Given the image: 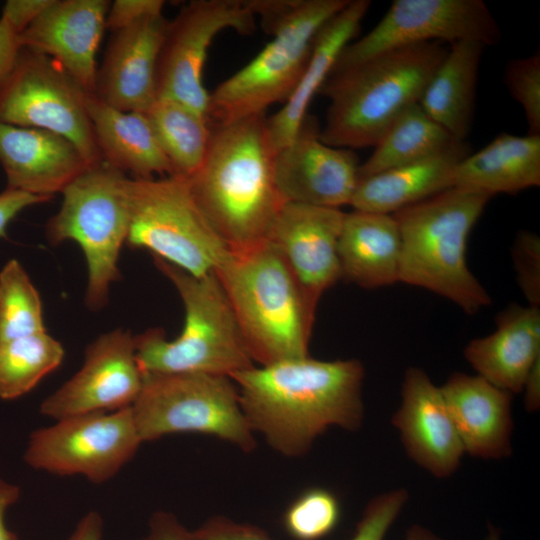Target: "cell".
<instances>
[{
    "label": "cell",
    "mask_w": 540,
    "mask_h": 540,
    "mask_svg": "<svg viewBox=\"0 0 540 540\" xmlns=\"http://www.w3.org/2000/svg\"><path fill=\"white\" fill-rule=\"evenodd\" d=\"M230 378L252 431L282 456L305 455L330 427L357 431L362 424L364 367L357 359L308 355L254 365Z\"/></svg>",
    "instance_id": "1"
},
{
    "label": "cell",
    "mask_w": 540,
    "mask_h": 540,
    "mask_svg": "<svg viewBox=\"0 0 540 540\" xmlns=\"http://www.w3.org/2000/svg\"><path fill=\"white\" fill-rule=\"evenodd\" d=\"M265 114L212 126L205 158L187 179L200 211L231 252L265 241L284 204Z\"/></svg>",
    "instance_id": "2"
},
{
    "label": "cell",
    "mask_w": 540,
    "mask_h": 540,
    "mask_svg": "<svg viewBox=\"0 0 540 540\" xmlns=\"http://www.w3.org/2000/svg\"><path fill=\"white\" fill-rule=\"evenodd\" d=\"M447 52L441 42L405 46L332 72L319 91L329 99L321 140L351 150L374 147L403 111L419 104Z\"/></svg>",
    "instance_id": "3"
},
{
    "label": "cell",
    "mask_w": 540,
    "mask_h": 540,
    "mask_svg": "<svg viewBox=\"0 0 540 540\" xmlns=\"http://www.w3.org/2000/svg\"><path fill=\"white\" fill-rule=\"evenodd\" d=\"M214 272L253 363L309 355L317 305L270 242L229 251Z\"/></svg>",
    "instance_id": "4"
},
{
    "label": "cell",
    "mask_w": 540,
    "mask_h": 540,
    "mask_svg": "<svg viewBox=\"0 0 540 540\" xmlns=\"http://www.w3.org/2000/svg\"><path fill=\"white\" fill-rule=\"evenodd\" d=\"M490 196L448 188L395 213L401 238L399 282L420 287L473 315L492 299L467 265L470 232Z\"/></svg>",
    "instance_id": "5"
},
{
    "label": "cell",
    "mask_w": 540,
    "mask_h": 540,
    "mask_svg": "<svg viewBox=\"0 0 540 540\" xmlns=\"http://www.w3.org/2000/svg\"><path fill=\"white\" fill-rule=\"evenodd\" d=\"M184 305L180 335L168 340L160 328L134 336L143 374L202 373L231 377L254 366L230 303L214 271L193 276L154 257Z\"/></svg>",
    "instance_id": "6"
},
{
    "label": "cell",
    "mask_w": 540,
    "mask_h": 540,
    "mask_svg": "<svg viewBox=\"0 0 540 540\" xmlns=\"http://www.w3.org/2000/svg\"><path fill=\"white\" fill-rule=\"evenodd\" d=\"M348 2L283 0L261 23L271 41L210 93V126L265 114L269 106L285 103L302 76L316 34Z\"/></svg>",
    "instance_id": "7"
},
{
    "label": "cell",
    "mask_w": 540,
    "mask_h": 540,
    "mask_svg": "<svg viewBox=\"0 0 540 540\" xmlns=\"http://www.w3.org/2000/svg\"><path fill=\"white\" fill-rule=\"evenodd\" d=\"M128 179L104 161L91 166L64 189L62 205L46 225L50 244L73 240L82 249L88 267L85 302L93 310L107 303L120 276L118 260L130 224Z\"/></svg>",
    "instance_id": "8"
},
{
    "label": "cell",
    "mask_w": 540,
    "mask_h": 540,
    "mask_svg": "<svg viewBox=\"0 0 540 540\" xmlns=\"http://www.w3.org/2000/svg\"><path fill=\"white\" fill-rule=\"evenodd\" d=\"M131 410L142 442L170 434L196 433L226 441L243 452L256 448L255 434L230 377L144 374L142 390Z\"/></svg>",
    "instance_id": "9"
},
{
    "label": "cell",
    "mask_w": 540,
    "mask_h": 540,
    "mask_svg": "<svg viewBox=\"0 0 540 540\" xmlns=\"http://www.w3.org/2000/svg\"><path fill=\"white\" fill-rule=\"evenodd\" d=\"M126 242L149 250L193 276L214 271L229 250L197 206L187 179L177 175L128 179Z\"/></svg>",
    "instance_id": "10"
},
{
    "label": "cell",
    "mask_w": 540,
    "mask_h": 540,
    "mask_svg": "<svg viewBox=\"0 0 540 540\" xmlns=\"http://www.w3.org/2000/svg\"><path fill=\"white\" fill-rule=\"evenodd\" d=\"M87 92L51 58L21 48L0 90V122L62 135L97 165L103 159L85 105Z\"/></svg>",
    "instance_id": "11"
},
{
    "label": "cell",
    "mask_w": 540,
    "mask_h": 540,
    "mask_svg": "<svg viewBox=\"0 0 540 540\" xmlns=\"http://www.w3.org/2000/svg\"><path fill=\"white\" fill-rule=\"evenodd\" d=\"M140 439L131 407L56 420L35 430L26 463L58 476L81 475L101 484L113 478L136 454Z\"/></svg>",
    "instance_id": "12"
},
{
    "label": "cell",
    "mask_w": 540,
    "mask_h": 540,
    "mask_svg": "<svg viewBox=\"0 0 540 540\" xmlns=\"http://www.w3.org/2000/svg\"><path fill=\"white\" fill-rule=\"evenodd\" d=\"M226 29L242 35L255 31L247 1L195 0L168 20L156 65V99L174 100L207 118L210 93L203 68L211 43Z\"/></svg>",
    "instance_id": "13"
},
{
    "label": "cell",
    "mask_w": 540,
    "mask_h": 540,
    "mask_svg": "<svg viewBox=\"0 0 540 540\" xmlns=\"http://www.w3.org/2000/svg\"><path fill=\"white\" fill-rule=\"evenodd\" d=\"M500 38L499 25L482 0H394L370 32L345 46L332 72L405 46L474 41L487 47Z\"/></svg>",
    "instance_id": "14"
},
{
    "label": "cell",
    "mask_w": 540,
    "mask_h": 540,
    "mask_svg": "<svg viewBox=\"0 0 540 540\" xmlns=\"http://www.w3.org/2000/svg\"><path fill=\"white\" fill-rule=\"evenodd\" d=\"M135 339L123 329L99 336L85 350L82 367L40 405L55 420L131 407L143 387Z\"/></svg>",
    "instance_id": "15"
},
{
    "label": "cell",
    "mask_w": 540,
    "mask_h": 540,
    "mask_svg": "<svg viewBox=\"0 0 540 540\" xmlns=\"http://www.w3.org/2000/svg\"><path fill=\"white\" fill-rule=\"evenodd\" d=\"M320 130L308 113L292 140L276 152L275 182L286 203L340 209L350 204L360 164L353 150L325 144Z\"/></svg>",
    "instance_id": "16"
},
{
    "label": "cell",
    "mask_w": 540,
    "mask_h": 540,
    "mask_svg": "<svg viewBox=\"0 0 540 540\" xmlns=\"http://www.w3.org/2000/svg\"><path fill=\"white\" fill-rule=\"evenodd\" d=\"M344 216L339 208L285 203L267 238L316 305L342 278L338 241Z\"/></svg>",
    "instance_id": "17"
},
{
    "label": "cell",
    "mask_w": 540,
    "mask_h": 540,
    "mask_svg": "<svg viewBox=\"0 0 540 540\" xmlns=\"http://www.w3.org/2000/svg\"><path fill=\"white\" fill-rule=\"evenodd\" d=\"M110 4L107 0H52L18 35L19 44L51 58L83 89L94 93L96 53Z\"/></svg>",
    "instance_id": "18"
},
{
    "label": "cell",
    "mask_w": 540,
    "mask_h": 540,
    "mask_svg": "<svg viewBox=\"0 0 540 540\" xmlns=\"http://www.w3.org/2000/svg\"><path fill=\"white\" fill-rule=\"evenodd\" d=\"M392 424L408 456L437 478L451 476L465 453L440 387L418 367L406 370Z\"/></svg>",
    "instance_id": "19"
},
{
    "label": "cell",
    "mask_w": 540,
    "mask_h": 540,
    "mask_svg": "<svg viewBox=\"0 0 540 540\" xmlns=\"http://www.w3.org/2000/svg\"><path fill=\"white\" fill-rule=\"evenodd\" d=\"M167 25L160 13L114 32L94 94L116 109L145 113L156 100V65Z\"/></svg>",
    "instance_id": "20"
},
{
    "label": "cell",
    "mask_w": 540,
    "mask_h": 540,
    "mask_svg": "<svg viewBox=\"0 0 540 540\" xmlns=\"http://www.w3.org/2000/svg\"><path fill=\"white\" fill-rule=\"evenodd\" d=\"M0 164L7 188L53 197L91 167L67 138L0 122Z\"/></svg>",
    "instance_id": "21"
},
{
    "label": "cell",
    "mask_w": 540,
    "mask_h": 540,
    "mask_svg": "<svg viewBox=\"0 0 540 540\" xmlns=\"http://www.w3.org/2000/svg\"><path fill=\"white\" fill-rule=\"evenodd\" d=\"M464 451L484 459L512 453V394L479 375L453 373L440 387Z\"/></svg>",
    "instance_id": "22"
},
{
    "label": "cell",
    "mask_w": 540,
    "mask_h": 540,
    "mask_svg": "<svg viewBox=\"0 0 540 540\" xmlns=\"http://www.w3.org/2000/svg\"><path fill=\"white\" fill-rule=\"evenodd\" d=\"M496 329L471 340L464 357L496 387L517 394L540 360V307L510 304L496 316Z\"/></svg>",
    "instance_id": "23"
},
{
    "label": "cell",
    "mask_w": 540,
    "mask_h": 540,
    "mask_svg": "<svg viewBox=\"0 0 540 540\" xmlns=\"http://www.w3.org/2000/svg\"><path fill=\"white\" fill-rule=\"evenodd\" d=\"M369 0H349L318 31L302 76L283 107L266 118L270 140L276 151L286 146L308 114L314 96L331 74L341 51L357 34L367 14Z\"/></svg>",
    "instance_id": "24"
},
{
    "label": "cell",
    "mask_w": 540,
    "mask_h": 540,
    "mask_svg": "<svg viewBox=\"0 0 540 540\" xmlns=\"http://www.w3.org/2000/svg\"><path fill=\"white\" fill-rule=\"evenodd\" d=\"M470 153L466 141H456L435 155L359 180L349 205L393 214L453 187L454 170Z\"/></svg>",
    "instance_id": "25"
},
{
    "label": "cell",
    "mask_w": 540,
    "mask_h": 540,
    "mask_svg": "<svg viewBox=\"0 0 540 540\" xmlns=\"http://www.w3.org/2000/svg\"><path fill=\"white\" fill-rule=\"evenodd\" d=\"M342 278L366 289L399 282L401 238L392 214L345 213L338 241Z\"/></svg>",
    "instance_id": "26"
},
{
    "label": "cell",
    "mask_w": 540,
    "mask_h": 540,
    "mask_svg": "<svg viewBox=\"0 0 540 540\" xmlns=\"http://www.w3.org/2000/svg\"><path fill=\"white\" fill-rule=\"evenodd\" d=\"M85 105L104 162L136 179L174 175L144 113L116 109L93 92H87Z\"/></svg>",
    "instance_id": "27"
},
{
    "label": "cell",
    "mask_w": 540,
    "mask_h": 540,
    "mask_svg": "<svg viewBox=\"0 0 540 540\" xmlns=\"http://www.w3.org/2000/svg\"><path fill=\"white\" fill-rule=\"evenodd\" d=\"M540 185V135L500 133L456 166L453 187L495 194H516Z\"/></svg>",
    "instance_id": "28"
},
{
    "label": "cell",
    "mask_w": 540,
    "mask_h": 540,
    "mask_svg": "<svg viewBox=\"0 0 540 540\" xmlns=\"http://www.w3.org/2000/svg\"><path fill=\"white\" fill-rule=\"evenodd\" d=\"M485 46L474 41L448 45L419 105L455 140L466 141L474 110L479 66Z\"/></svg>",
    "instance_id": "29"
},
{
    "label": "cell",
    "mask_w": 540,
    "mask_h": 540,
    "mask_svg": "<svg viewBox=\"0 0 540 540\" xmlns=\"http://www.w3.org/2000/svg\"><path fill=\"white\" fill-rule=\"evenodd\" d=\"M456 141L414 104L391 123L370 157L359 165L358 181L435 155Z\"/></svg>",
    "instance_id": "30"
},
{
    "label": "cell",
    "mask_w": 540,
    "mask_h": 540,
    "mask_svg": "<svg viewBox=\"0 0 540 540\" xmlns=\"http://www.w3.org/2000/svg\"><path fill=\"white\" fill-rule=\"evenodd\" d=\"M174 175L189 178L202 164L211 139L208 119L170 99L157 98L144 113Z\"/></svg>",
    "instance_id": "31"
},
{
    "label": "cell",
    "mask_w": 540,
    "mask_h": 540,
    "mask_svg": "<svg viewBox=\"0 0 540 540\" xmlns=\"http://www.w3.org/2000/svg\"><path fill=\"white\" fill-rule=\"evenodd\" d=\"M62 344L47 332L0 341V398L16 399L57 369Z\"/></svg>",
    "instance_id": "32"
},
{
    "label": "cell",
    "mask_w": 540,
    "mask_h": 540,
    "mask_svg": "<svg viewBox=\"0 0 540 540\" xmlns=\"http://www.w3.org/2000/svg\"><path fill=\"white\" fill-rule=\"evenodd\" d=\"M43 332L40 295L23 266L11 259L0 271V341Z\"/></svg>",
    "instance_id": "33"
},
{
    "label": "cell",
    "mask_w": 540,
    "mask_h": 540,
    "mask_svg": "<svg viewBox=\"0 0 540 540\" xmlns=\"http://www.w3.org/2000/svg\"><path fill=\"white\" fill-rule=\"evenodd\" d=\"M341 507L331 491L312 487L299 494L283 514V526L294 540H320L338 525Z\"/></svg>",
    "instance_id": "34"
},
{
    "label": "cell",
    "mask_w": 540,
    "mask_h": 540,
    "mask_svg": "<svg viewBox=\"0 0 540 540\" xmlns=\"http://www.w3.org/2000/svg\"><path fill=\"white\" fill-rule=\"evenodd\" d=\"M505 84L523 108L528 135H540V53L513 59L506 65Z\"/></svg>",
    "instance_id": "35"
},
{
    "label": "cell",
    "mask_w": 540,
    "mask_h": 540,
    "mask_svg": "<svg viewBox=\"0 0 540 540\" xmlns=\"http://www.w3.org/2000/svg\"><path fill=\"white\" fill-rule=\"evenodd\" d=\"M511 256L518 286L530 306L540 305V237L521 230L513 242Z\"/></svg>",
    "instance_id": "36"
},
{
    "label": "cell",
    "mask_w": 540,
    "mask_h": 540,
    "mask_svg": "<svg viewBox=\"0 0 540 540\" xmlns=\"http://www.w3.org/2000/svg\"><path fill=\"white\" fill-rule=\"evenodd\" d=\"M408 499L405 489L374 497L366 506L350 540H384Z\"/></svg>",
    "instance_id": "37"
},
{
    "label": "cell",
    "mask_w": 540,
    "mask_h": 540,
    "mask_svg": "<svg viewBox=\"0 0 540 540\" xmlns=\"http://www.w3.org/2000/svg\"><path fill=\"white\" fill-rule=\"evenodd\" d=\"M195 540H273L263 529L214 516L192 531Z\"/></svg>",
    "instance_id": "38"
},
{
    "label": "cell",
    "mask_w": 540,
    "mask_h": 540,
    "mask_svg": "<svg viewBox=\"0 0 540 540\" xmlns=\"http://www.w3.org/2000/svg\"><path fill=\"white\" fill-rule=\"evenodd\" d=\"M164 4L163 0H116L109 6L106 29L116 32L147 16L160 14Z\"/></svg>",
    "instance_id": "39"
},
{
    "label": "cell",
    "mask_w": 540,
    "mask_h": 540,
    "mask_svg": "<svg viewBox=\"0 0 540 540\" xmlns=\"http://www.w3.org/2000/svg\"><path fill=\"white\" fill-rule=\"evenodd\" d=\"M52 0H8L1 17L17 34H21L51 4Z\"/></svg>",
    "instance_id": "40"
},
{
    "label": "cell",
    "mask_w": 540,
    "mask_h": 540,
    "mask_svg": "<svg viewBox=\"0 0 540 540\" xmlns=\"http://www.w3.org/2000/svg\"><path fill=\"white\" fill-rule=\"evenodd\" d=\"M138 540L195 539L192 531L187 530L173 513L168 511H156L149 519L147 533Z\"/></svg>",
    "instance_id": "41"
},
{
    "label": "cell",
    "mask_w": 540,
    "mask_h": 540,
    "mask_svg": "<svg viewBox=\"0 0 540 540\" xmlns=\"http://www.w3.org/2000/svg\"><path fill=\"white\" fill-rule=\"evenodd\" d=\"M50 198L6 188L0 193V238L6 237L9 223L25 208L49 201Z\"/></svg>",
    "instance_id": "42"
},
{
    "label": "cell",
    "mask_w": 540,
    "mask_h": 540,
    "mask_svg": "<svg viewBox=\"0 0 540 540\" xmlns=\"http://www.w3.org/2000/svg\"><path fill=\"white\" fill-rule=\"evenodd\" d=\"M20 51L18 35L0 18V90L14 70Z\"/></svg>",
    "instance_id": "43"
},
{
    "label": "cell",
    "mask_w": 540,
    "mask_h": 540,
    "mask_svg": "<svg viewBox=\"0 0 540 540\" xmlns=\"http://www.w3.org/2000/svg\"><path fill=\"white\" fill-rule=\"evenodd\" d=\"M103 519L97 511L85 514L67 540H102Z\"/></svg>",
    "instance_id": "44"
},
{
    "label": "cell",
    "mask_w": 540,
    "mask_h": 540,
    "mask_svg": "<svg viewBox=\"0 0 540 540\" xmlns=\"http://www.w3.org/2000/svg\"><path fill=\"white\" fill-rule=\"evenodd\" d=\"M20 497V488L0 477V540H19L17 535L5 524V513Z\"/></svg>",
    "instance_id": "45"
},
{
    "label": "cell",
    "mask_w": 540,
    "mask_h": 540,
    "mask_svg": "<svg viewBox=\"0 0 540 540\" xmlns=\"http://www.w3.org/2000/svg\"><path fill=\"white\" fill-rule=\"evenodd\" d=\"M525 407L529 411H536L540 407V360L530 369L524 387Z\"/></svg>",
    "instance_id": "46"
},
{
    "label": "cell",
    "mask_w": 540,
    "mask_h": 540,
    "mask_svg": "<svg viewBox=\"0 0 540 540\" xmlns=\"http://www.w3.org/2000/svg\"><path fill=\"white\" fill-rule=\"evenodd\" d=\"M405 540H443L434 533H432L430 530L419 526L414 525L412 526L406 535Z\"/></svg>",
    "instance_id": "47"
},
{
    "label": "cell",
    "mask_w": 540,
    "mask_h": 540,
    "mask_svg": "<svg viewBox=\"0 0 540 540\" xmlns=\"http://www.w3.org/2000/svg\"><path fill=\"white\" fill-rule=\"evenodd\" d=\"M486 540H499V533L496 528L489 526Z\"/></svg>",
    "instance_id": "48"
}]
</instances>
